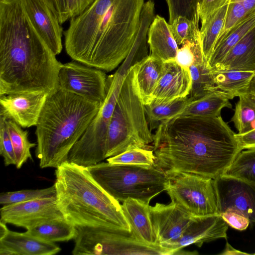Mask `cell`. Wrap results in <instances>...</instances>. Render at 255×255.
Segmentation results:
<instances>
[{
	"label": "cell",
	"instance_id": "cell-5",
	"mask_svg": "<svg viewBox=\"0 0 255 255\" xmlns=\"http://www.w3.org/2000/svg\"><path fill=\"white\" fill-rule=\"evenodd\" d=\"M58 206L75 226L104 227L131 233L119 201L95 180L87 167L66 161L55 170Z\"/></svg>",
	"mask_w": 255,
	"mask_h": 255
},
{
	"label": "cell",
	"instance_id": "cell-34",
	"mask_svg": "<svg viewBox=\"0 0 255 255\" xmlns=\"http://www.w3.org/2000/svg\"><path fill=\"white\" fill-rule=\"evenodd\" d=\"M199 21L181 16L177 17L169 24L178 45H182L187 41H196L200 38Z\"/></svg>",
	"mask_w": 255,
	"mask_h": 255
},
{
	"label": "cell",
	"instance_id": "cell-38",
	"mask_svg": "<svg viewBox=\"0 0 255 255\" xmlns=\"http://www.w3.org/2000/svg\"><path fill=\"white\" fill-rule=\"evenodd\" d=\"M203 58H205L200 38L196 41H187L182 44L177 51L175 60L180 66L189 69L196 61Z\"/></svg>",
	"mask_w": 255,
	"mask_h": 255
},
{
	"label": "cell",
	"instance_id": "cell-26",
	"mask_svg": "<svg viewBox=\"0 0 255 255\" xmlns=\"http://www.w3.org/2000/svg\"><path fill=\"white\" fill-rule=\"evenodd\" d=\"M192 101L188 96L172 99H153L144 105L148 123L154 128L157 123L176 117Z\"/></svg>",
	"mask_w": 255,
	"mask_h": 255
},
{
	"label": "cell",
	"instance_id": "cell-30",
	"mask_svg": "<svg viewBox=\"0 0 255 255\" xmlns=\"http://www.w3.org/2000/svg\"><path fill=\"white\" fill-rule=\"evenodd\" d=\"M192 80L188 95L193 101L215 91L216 89L211 68L208 61L203 58L196 61L189 68Z\"/></svg>",
	"mask_w": 255,
	"mask_h": 255
},
{
	"label": "cell",
	"instance_id": "cell-42",
	"mask_svg": "<svg viewBox=\"0 0 255 255\" xmlns=\"http://www.w3.org/2000/svg\"><path fill=\"white\" fill-rule=\"evenodd\" d=\"M231 0H199L198 13L201 22L204 21L211 14L229 3Z\"/></svg>",
	"mask_w": 255,
	"mask_h": 255
},
{
	"label": "cell",
	"instance_id": "cell-9",
	"mask_svg": "<svg viewBox=\"0 0 255 255\" xmlns=\"http://www.w3.org/2000/svg\"><path fill=\"white\" fill-rule=\"evenodd\" d=\"M73 255H160L165 251L136 240L130 232L104 227L75 226Z\"/></svg>",
	"mask_w": 255,
	"mask_h": 255
},
{
	"label": "cell",
	"instance_id": "cell-7",
	"mask_svg": "<svg viewBox=\"0 0 255 255\" xmlns=\"http://www.w3.org/2000/svg\"><path fill=\"white\" fill-rule=\"evenodd\" d=\"M95 180L117 200L131 198L149 204L168 187L164 171L156 166L100 162L87 167Z\"/></svg>",
	"mask_w": 255,
	"mask_h": 255
},
{
	"label": "cell",
	"instance_id": "cell-47",
	"mask_svg": "<svg viewBox=\"0 0 255 255\" xmlns=\"http://www.w3.org/2000/svg\"><path fill=\"white\" fill-rule=\"evenodd\" d=\"M241 3L245 7L248 14L255 13V0H231Z\"/></svg>",
	"mask_w": 255,
	"mask_h": 255
},
{
	"label": "cell",
	"instance_id": "cell-18",
	"mask_svg": "<svg viewBox=\"0 0 255 255\" xmlns=\"http://www.w3.org/2000/svg\"><path fill=\"white\" fill-rule=\"evenodd\" d=\"M60 251L54 243L26 232L18 233L8 229L0 237V255H53Z\"/></svg>",
	"mask_w": 255,
	"mask_h": 255
},
{
	"label": "cell",
	"instance_id": "cell-2",
	"mask_svg": "<svg viewBox=\"0 0 255 255\" xmlns=\"http://www.w3.org/2000/svg\"><path fill=\"white\" fill-rule=\"evenodd\" d=\"M39 34L23 0H0V96L58 89L62 64Z\"/></svg>",
	"mask_w": 255,
	"mask_h": 255
},
{
	"label": "cell",
	"instance_id": "cell-27",
	"mask_svg": "<svg viewBox=\"0 0 255 255\" xmlns=\"http://www.w3.org/2000/svg\"><path fill=\"white\" fill-rule=\"evenodd\" d=\"M231 109L230 100L219 91L191 102L177 117H217L223 108Z\"/></svg>",
	"mask_w": 255,
	"mask_h": 255
},
{
	"label": "cell",
	"instance_id": "cell-25",
	"mask_svg": "<svg viewBox=\"0 0 255 255\" xmlns=\"http://www.w3.org/2000/svg\"><path fill=\"white\" fill-rule=\"evenodd\" d=\"M255 26V13L248 14L241 19L224 37L215 45L208 60L212 69L219 64L231 49L254 27Z\"/></svg>",
	"mask_w": 255,
	"mask_h": 255
},
{
	"label": "cell",
	"instance_id": "cell-1",
	"mask_svg": "<svg viewBox=\"0 0 255 255\" xmlns=\"http://www.w3.org/2000/svg\"><path fill=\"white\" fill-rule=\"evenodd\" d=\"M235 134L221 116L163 121L153 135L155 165L166 174L187 173L215 179L242 151Z\"/></svg>",
	"mask_w": 255,
	"mask_h": 255
},
{
	"label": "cell",
	"instance_id": "cell-24",
	"mask_svg": "<svg viewBox=\"0 0 255 255\" xmlns=\"http://www.w3.org/2000/svg\"><path fill=\"white\" fill-rule=\"evenodd\" d=\"M216 89L229 100L249 92L255 75L252 71L211 69Z\"/></svg>",
	"mask_w": 255,
	"mask_h": 255
},
{
	"label": "cell",
	"instance_id": "cell-31",
	"mask_svg": "<svg viewBox=\"0 0 255 255\" xmlns=\"http://www.w3.org/2000/svg\"><path fill=\"white\" fill-rule=\"evenodd\" d=\"M231 121L238 134H243L255 128V95L249 92L239 97Z\"/></svg>",
	"mask_w": 255,
	"mask_h": 255
},
{
	"label": "cell",
	"instance_id": "cell-8",
	"mask_svg": "<svg viewBox=\"0 0 255 255\" xmlns=\"http://www.w3.org/2000/svg\"><path fill=\"white\" fill-rule=\"evenodd\" d=\"M132 67L125 60L112 75L107 77V96L98 112L70 151L67 161L85 167L105 159L108 127L125 77Z\"/></svg>",
	"mask_w": 255,
	"mask_h": 255
},
{
	"label": "cell",
	"instance_id": "cell-35",
	"mask_svg": "<svg viewBox=\"0 0 255 255\" xmlns=\"http://www.w3.org/2000/svg\"><path fill=\"white\" fill-rule=\"evenodd\" d=\"M56 196V188L53 186L40 189H26L2 193L0 204L3 206L24 202Z\"/></svg>",
	"mask_w": 255,
	"mask_h": 255
},
{
	"label": "cell",
	"instance_id": "cell-43",
	"mask_svg": "<svg viewBox=\"0 0 255 255\" xmlns=\"http://www.w3.org/2000/svg\"><path fill=\"white\" fill-rule=\"evenodd\" d=\"M60 23L70 19L68 10V0H47Z\"/></svg>",
	"mask_w": 255,
	"mask_h": 255
},
{
	"label": "cell",
	"instance_id": "cell-46",
	"mask_svg": "<svg viewBox=\"0 0 255 255\" xmlns=\"http://www.w3.org/2000/svg\"><path fill=\"white\" fill-rule=\"evenodd\" d=\"M255 254H250L243 252L234 248L228 242H227L225 249L219 254L221 255H255Z\"/></svg>",
	"mask_w": 255,
	"mask_h": 255
},
{
	"label": "cell",
	"instance_id": "cell-16",
	"mask_svg": "<svg viewBox=\"0 0 255 255\" xmlns=\"http://www.w3.org/2000/svg\"><path fill=\"white\" fill-rule=\"evenodd\" d=\"M34 26L56 55L62 50L63 28L47 0H23Z\"/></svg>",
	"mask_w": 255,
	"mask_h": 255
},
{
	"label": "cell",
	"instance_id": "cell-39",
	"mask_svg": "<svg viewBox=\"0 0 255 255\" xmlns=\"http://www.w3.org/2000/svg\"><path fill=\"white\" fill-rule=\"evenodd\" d=\"M248 14L245 7L241 3L230 1L223 29L215 45L222 41L230 29Z\"/></svg>",
	"mask_w": 255,
	"mask_h": 255
},
{
	"label": "cell",
	"instance_id": "cell-15",
	"mask_svg": "<svg viewBox=\"0 0 255 255\" xmlns=\"http://www.w3.org/2000/svg\"><path fill=\"white\" fill-rule=\"evenodd\" d=\"M48 95L46 93H21L0 96V116L23 128L36 126Z\"/></svg>",
	"mask_w": 255,
	"mask_h": 255
},
{
	"label": "cell",
	"instance_id": "cell-45",
	"mask_svg": "<svg viewBox=\"0 0 255 255\" xmlns=\"http://www.w3.org/2000/svg\"><path fill=\"white\" fill-rule=\"evenodd\" d=\"M241 150L255 148V128L243 134H235Z\"/></svg>",
	"mask_w": 255,
	"mask_h": 255
},
{
	"label": "cell",
	"instance_id": "cell-23",
	"mask_svg": "<svg viewBox=\"0 0 255 255\" xmlns=\"http://www.w3.org/2000/svg\"><path fill=\"white\" fill-rule=\"evenodd\" d=\"M163 63L148 55L133 65L135 85L144 105L153 99V93L161 75Z\"/></svg>",
	"mask_w": 255,
	"mask_h": 255
},
{
	"label": "cell",
	"instance_id": "cell-44",
	"mask_svg": "<svg viewBox=\"0 0 255 255\" xmlns=\"http://www.w3.org/2000/svg\"><path fill=\"white\" fill-rule=\"evenodd\" d=\"M94 0H68L69 18L81 13Z\"/></svg>",
	"mask_w": 255,
	"mask_h": 255
},
{
	"label": "cell",
	"instance_id": "cell-41",
	"mask_svg": "<svg viewBox=\"0 0 255 255\" xmlns=\"http://www.w3.org/2000/svg\"><path fill=\"white\" fill-rule=\"evenodd\" d=\"M220 215L229 226L239 231L246 230L250 224L246 216L234 209L228 208Z\"/></svg>",
	"mask_w": 255,
	"mask_h": 255
},
{
	"label": "cell",
	"instance_id": "cell-4",
	"mask_svg": "<svg viewBox=\"0 0 255 255\" xmlns=\"http://www.w3.org/2000/svg\"><path fill=\"white\" fill-rule=\"evenodd\" d=\"M102 105L59 88L48 94L36 125L41 168H57L67 161Z\"/></svg>",
	"mask_w": 255,
	"mask_h": 255
},
{
	"label": "cell",
	"instance_id": "cell-14",
	"mask_svg": "<svg viewBox=\"0 0 255 255\" xmlns=\"http://www.w3.org/2000/svg\"><path fill=\"white\" fill-rule=\"evenodd\" d=\"M219 215L228 208L236 210L255 225V184L221 175L214 179Z\"/></svg>",
	"mask_w": 255,
	"mask_h": 255
},
{
	"label": "cell",
	"instance_id": "cell-6",
	"mask_svg": "<svg viewBox=\"0 0 255 255\" xmlns=\"http://www.w3.org/2000/svg\"><path fill=\"white\" fill-rule=\"evenodd\" d=\"M145 107L139 96L133 66L127 73L108 127L106 158L133 148L149 149L153 142Z\"/></svg>",
	"mask_w": 255,
	"mask_h": 255
},
{
	"label": "cell",
	"instance_id": "cell-40",
	"mask_svg": "<svg viewBox=\"0 0 255 255\" xmlns=\"http://www.w3.org/2000/svg\"><path fill=\"white\" fill-rule=\"evenodd\" d=\"M0 154L5 166L15 165L16 157L5 123V118L0 116Z\"/></svg>",
	"mask_w": 255,
	"mask_h": 255
},
{
	"label": "cell",
	"instance_id": "cell-19",
	"mask_svg": "<svg viewBox=\"0 0 255 255\" xmlns=\"http://www.w3.org/2000/svg\"><path fill=\"white\" fill-rule=\"evenodd\" d=\"M191 84L189 69L180 66L175 60L165 62L152 99H172L187 96Z\"/></svg>",
	"mask_w": 255,
	"mask_h": 255
},
{
	"label": "cell",
	"instance_id": "cell-21",
	"mask_svg": "<svg viewBox=\"0 0 255 255\" xmlns=\"http://www.w3.org/2000/svg\"><path fill=\"white\" fill-rule=\"evenodd\" d=\"M147 43L151 57L163 63L175 60L178 44L171 32L170 25L165 19L156 15L147 34Z\"/></svg>",
	"mask_w": 255,
	"mask_h": 255
},
{
	"label": "cell",
	"instance_id": "cell-29",
	"mask_svg": "<svg viewBox=\"0 0 255 255\" xmlns=\"http://www.w3.org/2000/svg\"><path fill=\"white\" fill-rule=\"evenodd\" d=\"M229 3L215 11L201 22V44L204 56L207 61L223 29Z\"/></svg>",
	"mask_w": 255,
	"mask_h": 255
},
{
	"label": "cell",
	"instance_id": "cell-37",
	"mask_svg": "<svg viewBox=\"0 0 255 255\" xmlns=\"http://www.w3.org/2000/svg\"><path fill=\"white\" fill-rule=\"evenodd\" d=\"M170 24L178 16H185L191 20H199V0H166Z\"/></svg>",
	"mask_w": 255,
	"mask_h": 255
},
{
	"label": "cell",
	"instance_id": "cell-3",
	"mask_svg": "<svg viewBox=\"0 0 255 255\" xmlns=\"http://www.w3.org/2000/svg\"><path fill=\"white\" fill-rule=\"evenodd\" d=\"M143 0H94L70 19L63 32L73 60L110 72L129 54L138 30Z\"/></svg>",
	"mask_w": 255,
	"mask_h": 255
},
{
	"label": "cell",
	"instance_id": "cell-11",
	"mask_svg": "<svg viewBox=\"0 0 255 255\" xmlns=\"http://www.w3.org/2000/svg\"><path fill=\"white\" fill-rule=\"evenodd\" d=\"M107 76L101 69L75 61L62 64L58 88L103 104L107 96Z\"/></svg>",
	"mask_w": 255,
	"mask_h": 255
},
{
	"label": "cell",
	"instance_id": "cell-32",
	"mask_svg": "<svg viewBox=\"0 0 255 255\" xmlns=\"http://www.w3.org/2000/svg\"><path fill=\"white\" fill-rule=\"evenodd\" d=\"M5 123L15 155V166L16 168L20 169L28 159H32L30 149L36 144L30 142L27 130H23L22 127L14 121L5 118Z\"/></svg>",
	"mask_w": 255,
	"mask_h": 255
},
{
	"label": "cell",
	"instance_id": "cell-28",
	"mask_svg": "<svg viewBox=\"0 0 255 255\" xmlns=\"http://www.w3.org/2000/svg\"><path fill=\"white\" fill-rule=\"evenodd\" d=\"M26 233L51 242L74 239L76 227L65 218L50 220L26 230Z\"/></svg>",
	"mask_w": 255,
	"mask_h": 255
},
{
	"label": "cell",
	"instance_id": "cell-10",
	"mask_svg": "<svg viewBox=\"0 0 255 255\" xmlns=\"http://www.w3.org/2000/svg\"><path fill=\"white\" fill-rule=\"evenodd\" d=\"M166 175L171 201L194 217L219 215L214 179L187 173Z\"/></svg>",
	"mask_w": 255,
	"mask_h": 255
},
{
	"label": "cell",
	"instance_id": "cell-13",
	"mask_svg": "<svg viewBox=\"0 0 255 255\" xmlns=\"http://www.w3.org/2000/svg\"><path fill=\"white\" fill-rule=\"evenodd\" d=\"M0 221L26 230L43 223L65 218L56 196L4 205L0 208Z\"/></svg>",
	"mask_w": 255,
	"mask_h": 255
},
{
	"label": "cell",
	"instance_id": "cell-36",
	"mask_svg": "<svg viewBox=\"0 0 255 255\" xmlns=\"http://www.w3.org/2000/svg\"><path fill=\"white\" fill-rule=\"evenodd\" d=\"M155 161L153 150L139 148L128 150L107 159L111 164L146 166L155 165Z\"/></svg>",
	"mask_w": 255,
	"mask_h": 255
},
{
	"label": "cell",
	"instance_id": "cell-22",
	"mask_svg": "<svg viewBox=\"0 0 255 255\" xmlns=\"http://www.w3.org/2000/svg\"><path fill=\"white\" fill-rule=\"evenodd\" d=\"M212 69L255 72V26L231 49L219 64Z\"/></svg>",
	"mask_w": 255,
	"mask_h": 255
},
{
	"label": "cell",
	"instance_id": "cell-17",
	"mask_svg": "<svg viewBox=\"0 0 255 255\" xmlns=\"http://www.w3.org/2000/svg\"><path fill=\"white\" fill-rule=\"evenodd\" d=\"M228 226L220 215L194 217L181 238L171 248V255H181L182 249L191 244L200 247L204 243L221 238L227 240Z\"/></svg>",
	"mask_w": 255,
	"mask_h": 255
},
{
	"label": "cell",
	"instance_id": "cell-12",
	"mask_svg": "<svg viewBox=\"0 0 255 255\" xmlns=\"http://www.w3.org/2000/svg\"><path fill=\"white\" fill-rule=\"evenodd\" d=\"M150 216L155 236V245L171 255V248L181 238L194 218L176 203L165 205L156 203L149 206Z\"/></svg>",
	"mask_w": 255,
	"mask_h": 255
},
{
	"label": "cell",
	"instance_id": "cell-20",
	"mask_svg": "<svg viewBox=\"0 0 255 255\" xmlns=\"http://www.w3.org/2000/svg\"><path fill=\"white\" fill-rule=\"evenodd\" d=\"M149 206V204L131 198L125 200L122 205L132 236L136 240L146 245L158 246L155 245Z\"/></svg>",
	"mask_w": 255,
	"mask_h": 255
},
{
	"label": "cell",
	"instance_id": "cell-33",
	"mask_svg": "<svg viewBox=\"0 0 255 255\" xmlns=\"http://www.w3.org/2000/svg\"><path fill=\"white\" fill-rule=\"evenodd\" d=\"M222 175L255 184V148L241 151Z\"/></svg>",
	"mask_w": 255,
	"mask_h": 255
}]
</instances>
